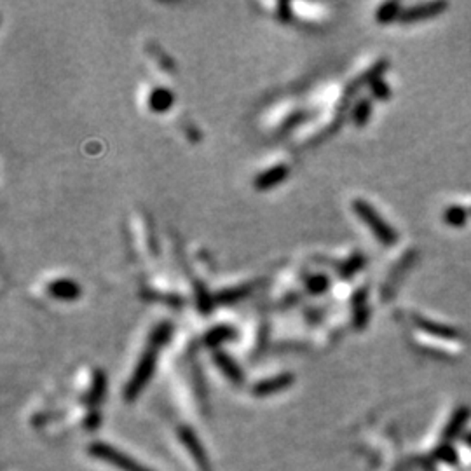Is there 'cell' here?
Masks as SVG:
<instances>
[{
	"mask_svg": "<svg viewBox=\"0 0 471 471\" xmlns=\"http://www.w3.org/2000/svg\"><path fill=\"white\" fill-rule=\"evenodd\" d=\"M87 452L93 457H96V459L105 461V463L112 464V466H115L121 471H152L147 466H143V464L136 463L133 457L122 454L121 450H117L115 447L108 445V443L103 442L91 443V445L87 447Z\"/></svg>",
	"mask_w": 471,
	"mask_h": 471,
	"instance_id": "3957f363",
	"label": "cell"
},
{
	"mask_svg": "<svg viewBox=\"0 0 471 471\" xmlns=\"http://www.w3.org/2000/svg\"><path fill=\"white\" fill-rule=\"evenodd\" d=\"M293 375L292 373H281V375H274L271 377V379H264L260 380V382H257L253 386V389H251V393L255 394V396H271V394H276L279 393V391L286 389V387H290L293 384Z\"/></svg>",
	"mask_w": 471,
	"mask_h": 471,
	"instance_id": "8992f818",
	"label": "cell"
},
{
	"mask_svg": "<svg viewBox=\"0 0 471 471\" xmlns=\"http://www.w3.org/2000/svg\"><path fill=\"white\" fill-rule=\"evenodd\" d=\"M401 13H403V9H401L400 3H398V2H386V3H382L379 9H377L375 20L379 21V23L387 24L394 20H400Z\"/></svg>",
	"mask_w": 471,
	"mask_h": 471,
	"instance_id": "4fadbf2b",
	"label": "cell"
},
{
	"mask_svg": "<svg viewBox=\"0 0 471 471\" xmlns=\"http://www.w3.org/2000/svg\"><path fill=\"white\" fill-rule=\"evenodd\" d=\"M449 9V3L447 2H426V3H417V6H412L403 9L401 13L400 21L401 23H417V21H426L431 20V17H438L443 10Z\"/></svg>",
	"mask_w": 471,
	"mask_h": 471,
	"instance_id": "5b68a950",
	"label": "cell"
},
{
	"mask_svg": "<svg viewBox=\"0 0 471 471\" xmlns=\"http://www.w3.org/2000/svg\"><path fill=\"white\" fill-rule=\"evenodd\" d=\"M100 422H101L100 414H98V412H91V414L87 415V419H86V422H84V424H86L87 429H96L98 426H100Z\"/></svg>",
	"mask_w": 471,
	"mask_h": 471,
	"instance_id": "7402d4cb",
	"label": "cell"
},
{
	"mask_svg": "<svg viewBox=\"0 0 471 471\" xmlns=\"http://www.w3.org/2000/svg\"><path fill=\"white\" fill-rule=\"evenodd\" d=\"M171 330H173V327H171L170 323H163V324H159V327H156V330L152 331V337H150V342H152V345L159 347L160 344H164V342L170 338Z\"/></svg>",
	"mask_w": 471,
	"mask_h": 471,
	"instance_id": "ffe728a7",
	"label": "cell"
},
{
	"mask_svg": "<svg viewBox=\"0 0 471 471\" xmlns=\"http://www.w3.org/2000/svg\"><path fill=\"white\" fill-rule=\"evenodd\" d=\"M354 327L356 328H363L366 324V320H368V311H366L365 306V292L359 290L358 292V300L354 304Z\"/></svg>",
	"mask_w": 471,
	"mask_h": 471,
	"instance_id": "e0dca14e",
	"label": "cell"
},
{
	"mask_svg": "<svg viewBox=\"0 0 471 471\" xmlns=\"http://www.w3.org/2000/svg\"><path fill=\"white\" fill-rule=\"evenodd\" d=\"M370 91H372L373 98H377V100L380 101L389 100L391 96V87L387 86L380 77H377V79H373L372 82H370Z\"/></svg>",
	"mask_w": 471,
	"mask_h": 471,
	"instance_id": "ac0fdd59",
	"label": "cell"
},
{
	"mask_svg": "<svg viewBox=\"0 0 471 471\" xmlns=\"http://www.w3.org/2000/svg\"><path fill=\"white\" fill-rule=\"evenodd\" d=\"M286 177H288V167H286L285 164H279V166H274L271 167V170L258 174V177L255 178V187H257L258 190H267V188H272L278 184H281Z\"/></svg>",
	"mask_w": 471,
	"mask_h": 471,
	"instance_id": "30bf717a",
	"label": "cell"
},
{
	"mask_svg": "<svg viewBox=\"0 0 471 471\" xmlns=\"http://www.w3.org/2000/svg\"><path fill=\"white\" fill-rule=\"evenodd\" d=\"M156 363H157V347L150 344L149 347L145 349V352L142 354V358H140L138 365H136L128 386L124 387V400L133 401L140 393H142L143 387L147 386V382H149L150 377H152L154 370H156Z\"/></svg>",
	"mask_w": 471,
	"mask_h": 471,
	"instance_id": "7a4b0ae2",
	"label": "cell"
},
{
	"mask_svg": "<svg viewBox=\"0 0 471 471\" xmlns=\"http://www.w3.org/2000/svg\"><path fill=\"white\" fill-rule=\"evenodd\" d=\"M173 105V93L170 89H164V87H157L150 93L149 98V107L154 112L160 114V112H166L167 108Z\"/></svg>",
	"mask_w": 471,
	"mask_h": 471,
	"instance_id": "8fae6325",
	"label": "cell"
},
{
	"mask_svg": "<svg viewBox=\"0 0 471 471\" xmlns=\"http://www.w3.org/2000/svg\"><path fill=\"white\" fill-rule=\"evenodd\" d=\"M361 265H363V258H361V257H354L351 262H347V265H345L344 274H345V276H351L352 272L358 271V269L361 267Z\"/></svg>",
	"mask_w": 471,
	"mask_h": 471,
	"instance_id": "44dd1931",
	"label": "cell"
},
{
	"mask_svg": "<svg viewBox=\"0 0 471 471\" xmlns=\"http://www.w3.org/2000/svg\"><path fill=\"white\" fill-rule=\"evenodd\" d=\"M442 216H443V222H445L447 225L463 227L468 220V211H466V208H463V206L452 204V206H449V208H445V211H443Z\"/></svg>",
	"mask_w": 471,
	"mask_h": 471,
	"instance_id": "5bb4252c",
	"label": "cell"
},
{
	"mask_svg": "<svg viewBox=\"0 0 471 471\" xmlns=\"http://www.w3.org/2000/svg\"><path fill=\"white\" fill-rule=\"evenodd\" d=\"M47 292L58 300H75L80 297V286L72 279H56L47 286Z\"/></svg>",
	"mask_w": 471,
	"mask_h": 471,
	"instance_id": "9c48e42d",
	"label": "cell"
},
{
	"mask_svg": "<svg viewBox=\"0 0 471 471\" xmlns=\"http://www.w3.org/2000/svg\"><path fill=\"white\" fill-rule=\"evenodd\" d=\"M178 438L184 443L185 449L188 450V454L192 456L194 463L197 464L199 471H211V464H209L208 456H206L204 447H202L201 440L197 438V435H195L190 428H187V426L178 428Z\"/></svg>",
	"mask_w": 471,
	"mask_h": 471,
	"instance_id": "277c9868",
	"label": "cell"
},
{
	"mask_svg": "<svg viewBox=\"0 0 471 471\" xmlns=\"http://www.w3.org/2000/svg\"><path fill=\"white\" fill-rule=\"evenodd\" d=\"M234 335H236V331H234L232 328L227 327V324H220V327L211 328V330L206 334L204 342H206V345H209V347L216 349V347H220L223 342L232 341Z\"/></svg>",
	"mask_w": 471,
	"mask_h": 471,
	"instance_id": "7c38bea8",
	"label": "cell"
},
{
	"mask_svg": "<svg viewBox=\"0 0 471 471\" xmlns=\"http://www.w3.org/2000/svg\"><path fill=\"white\" fill-rule=\"evenodd\" d=\"M414 323L421 328L422 331L426 334L433 335V337H440V338H449V341H454V338H459V331L456 330L454 327H449V324H442L436 323V321L428 320L424 316H414Z\"/></svg>",
	"mask_w": 471,
	"mask_h": 471,
	"instance_id": "52a82bcc",
	"label": "cell"
},
{
	"mask_svg": "<svg viewBox=\"0 0 471 471\" xmlns=\"http://www.w3.org/2000/svg\"><path fill=\"white\" fill-rule=\"evenodd\" d=\"M213 359H215L216 366H218V368L225 373V377L230 380V382L243 384V380H244L243 370L239 368V365H237V363L234 361V359L230 358L225 351L216 349V351L213 352Z\"/></svg>",
	"mask_w": 471,
	"mask_h": 471,
	"instance_id": "ba28073f",
	"label": "cell"
},
{
	"mask_svg": "<svg viewBox=\"0 0 471 471\" xmlns=\"http://www.w3.org/2000/svg\"><path fill=\"white\" fill-rule=\"evenodd\" d=\"M352 209H354L356 215L366 223L370 230L373 232V236L384 244V246H394L398 243V232L382 218V216L377 213V209L373 208L370 202H366L365 199H354L352 201Z\"/></svg>",
	"mask_w": 471,
	"mask_h": 471,
	"instance_id": "6da1fadb",
	"label": "cell"
},
{
	"mask_svg": "<svg viewBox=\"0 0 471 471\" xmlns=\"http://www.w3.org/2000/svg\"><path fill=\"white\" fill-rule=\"evenodd\" d=\"M105 386H107V379H105V373L101 370H96L93 377V384H91L89 394H87V401L91 405L100 403L101 398L105 394Z\"/></svg>",
	"mask_w": 471,
	"mask_h": 471,
	"instance_id": "9a60e30c",
	"label": "cell"
},
{
	"mask_svg": "<svg viewBox=\"0 0 471 471\" xmlns=\"http://www.w3.org/2000/svg\"><path fill=\"white\" fill-rule=\"evenodd\" d=\"M370 114H372V101L368 98H363L352 108V121H354L358 128H363L368 122Z\"/></svg>",
	"mask_w": 471,
	"mask_h": 471,
	"instance_id": "2e32d148",
	"label": "cell"
},
{
	"mask_svg": "<svg viewBox=\"0 0 471 471\" xmlns=\"http://www.w3.org/2000/svg\"><path fill=\"white\" fill-rule=\"evenodd\" d=\"M306 285H307V290H309L311 293L317 295V293H323L324 290L328 288L330 281H328V278L324 274H316V276H311V278L307 279Z\"/></svg>",
	"mask_w": 471,
	"mask_h": 471,
	"instance_id": "d6986e66",
	"label": "cell"
}]
</instances>
